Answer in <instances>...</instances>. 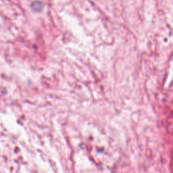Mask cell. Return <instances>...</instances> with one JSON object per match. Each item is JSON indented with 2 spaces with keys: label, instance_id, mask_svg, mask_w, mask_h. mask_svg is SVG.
Listing matches in <instances>:
<instances>
[]
</instances>
